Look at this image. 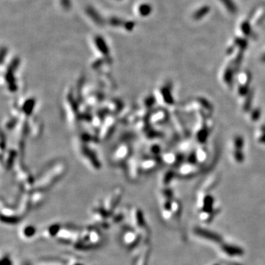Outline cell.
<instances>
[{"label": "cell", "instance_id": "6da1fadb", "mask_svg": "<svg viewBox=\"0 0 265 265\" xmlns=\"http://www.w3.org/2000/svg\"><path fill=\"white\" fill-rule=\"evenodd\" d=\"M81 230L75 225H66L62 227L56 239L59 242L65 244H75L78 241L80 235Z\"/></svg>", "mask_w": 265, "mask_h": 265}, {"label": "cell", "instance_id": "7a4b0ae2", "mask_svg": "<svg viewBox=\"0 0 265 265\" xmlns=\"http://www.w3.org/2000/svg\"><path fill=\"white\" fill-rule=\"evenodd\" d=\"M142 236L134 229H127L121 236L122 244L127 248H134L140 242Z\"/></svg>", "mask_w": 265, "mask_h": 265}, {"label": "cell", "instance_id": "3957f363", "mask_svg": "<svg viewBox=\"0 0 265 265\" xmlns=\"http://www.w3.org/2000/svg\"><path fill=\"white\" fill-rule=\"evenodd\" d=\"M131 222L133 229L138 232L142 236L141 231L145 230V223L142 213L137 208H133L131 211Z\"/></svg>", "mask_w": 265, "mask_h": 265}, {"label": "cell", "instance_id": "277c9868", "mask_svg": "<svg viewBox=\"0 0 265 265\" xmlns=\"http://www.w3.org/2000/svg\"><path fill=\"white\" fill-rule=\"evenodd\" d=\"M21 214L8 208L1 210V222L6 225H16L21 220Z\"/></svg>", "mask_w": 265, "mask_h": 265}, {"label": "cell", "instance_id": "5b68a950", "mask_svg": "<svg viewBox=\"0 0 265 265\" xmlns=\"http://www.w3.org/2000/svg\"><path fill=\"white\" fill-rule=\"evenodd\" d=\"M62 226L60 223L50 224L41 231V238L44 240H49L54 237L56 238Z\"/></svg>", "mask_w": 265, "mask_h": 265}, {"label": "cell", "instance_id": "8992f818", "mask_svg": "<svg viewBox=\"0 0 265 265\" xmlns=\"http://www.w3.org/2000/svg\"><path fill=\"white\" fill-rule=\"evenodd\" d=\"M36 228L31 224H25L21 225L19 228L18 235L20 238L24 241L30 240L36 234Z\"/></svg>", "mask_w": 265, "mask_h": 265}, {"label": "cell", "instance_id": "52a82bcc", "mask_svg": "<svg viewBox=\"0 0 265 265\" xmlns=\"http://www.w3.org/2000/svg\"><path fill=\"white\" fill-rule=\"evenodd\" d=\"M36 265H66L65 260L56 258H46L39 260Z\"/></svg>", "mask_w": 265, "mask_h": 265}, {"label": "cell", "instance_id": "ba28073f", "mask_svg": "<svg viewBox=\"0 0 265 265\" xmlns=\"http://www.w3.org/2000/svg\"><path fill=\"white\" fill-rule=\"evenodd\" d=\"M125 212L122 210H120L119 212L117 213H112L111 214V223L112 224H116L119 223L121 221L125 219Z\"/></svg>", "mask_w": 265, "mask_h": 265}, {"label": "cell", "instance_id": "9c48e42d", "mask_svg": "<svg viewBox=\"0 0 265 265\" xmlns=\"http://www.w3.org/2000/svg\"><path fill=\"white\" fill-rule=\"evenodd\" d=\"M1 265H13V260L8 254H5L1 257Z\"/></svg>", "mask_w": 265, "mask_h": 265}, {"label": "cell", "instance_id": "30bf717a", "mask_svg": "<svg viewBox=\"0 0 265 265\" xmlns=\"http://www.w3.org/2000/svg\"><path fill=\"white\" fill-rule=\"evenodd\" d=\"M66 259V265H83L79 260H78L75 257H72L71 255L69 256Z\"/></svg>", "mask_w": 265, "mask_h": 265}, {"label": "cell", "instance_id": "8fae6325", "mask_svg": "<svg viewBox=\"0 0 265 265\" xmlns=\"http://www.w3.org/2000/svg\"><path fill=\"white\" fill-rule=\"evenodd\" d=\"M18 265H32V264H31L29 261H26V260H23V261H20Z\"/></svg>", "mask_w": 265, "mask_h": 265}]
</instances>
